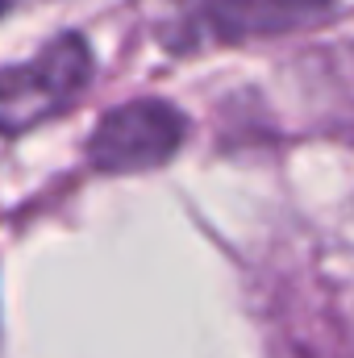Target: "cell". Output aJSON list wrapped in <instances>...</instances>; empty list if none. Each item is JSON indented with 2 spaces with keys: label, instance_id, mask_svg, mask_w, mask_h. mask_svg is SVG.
<instances>
[{
  "label": "cell",
  "instance_id": "1",
  "mask_svg": "<svg viewBox=\"0 0 354 358\" xmlns=\"http://www.w3.org/2000/svg\"><path fill=\"white\" fill-rule=\"evenodd\" d=\"M96 59L84 34L50 38L29 63L0 71V134H25L63 108H71L92 84Z\"/></svg>",
  "mask_w": 354,
  "mask_h": 358
},
{
  "label": "cell",
  "instance_id": "2",
  "mask_svg": "<svg viewBox=\"0 0 354 358\" xmlns=\"http://www.w3.org/2000/svg\"><path fill=\"white\" fill-rule=\"evenodd\" d=\"M187 138V121L167 100H129L108 108L88 138V163L108 176H138L171 163Z\"/></svg>",
  "mask_w": 354,
  "mask_h": 358
},
{
  "label": "cell",
  "instance_id": "3",
  "mask_svg": "<svg viewBox=\"0 0 354 358\" xmlns=\"http://www.w3.org/2000/svg\"><path fill=\"white\" fill-rule=\"evenodd\" d=\"M338 8V0H200V8L192 13L196 29L238 46V42H255V38H283L309 25L330 21Z\"/></svg>",
  "mask_w": 354,
  "mask_h": 358
},
{
  "label": "cell",
  "instance_id": "4",
  "mask_svg": "<svg viewBox=\"0 0 354 358\" xmlns=\"http://www.w3.org/2000/svg\"><path fill=\"white\" fill-rule=\"evenodd\" d=\"M17 4H29V0H0V17H4L8 8H17Z\"/></svg>",
  "mask_w": 354,
  "mask_h": 358
}]
</instances>
